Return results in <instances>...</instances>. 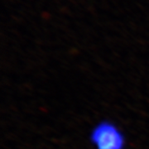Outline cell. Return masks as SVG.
Returning <instances> with one entry per match:
<instances>
[{
  "mask_svg": "<svg viewBox=\"0 0 149 149\" xmlns=\"http://www.w3.org/2000/svg\"><path fill=\"white\" fill-rule=\"evenodd\" d=\"M90 140L95 149H125L126 139L114 123L104 120L94 126Z\"/></svg>",
  "mask_w": 149,
  "mask_h": 149,
  "instance_id": "cell-1",
  "label": "cell"
}]
</instances>
